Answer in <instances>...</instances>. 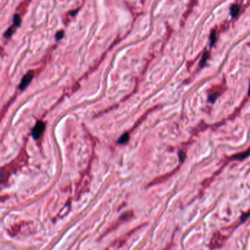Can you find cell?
Masks as SVG:
<instances>
[{"label": "cell", "mask_w": 250, "mask_h": 250, "mask_svg": "<svg viewBox=\"0 0 250 250\" xmlns=\"http://www.w3.org/2000/svg\"><path fill=\"white\" fill-rule=\"evenodd\" d=\"M133 217V213L132 211H128L123 213V214L119 217V219H118L117 220H116V222L113 224V225L110 227L107 230V231L105 232V234H108V233H110V232L113 231V230H115V229H116L117 227H119L121 225H122L123 223H124V222H127V221L130 220V219H132Z\"/></svg>", "instance_id": "1"}, {"label": "cell", "mask_w": 250, "mask_h": 250, "mask_svg": "<svg viewBox=\"0 0 250 250\" xmlns=\"http://www.w3.org/2000/svg\"><path fill=\"white\" fill-rule=\"evenodd\" d=\"M227 236H225L220 231H217L214 233L210 242V247L211 249H217L222 247L226 241Z\"/></svg>", "instance_id": "2"}, {"label": "cell", "mask_w": 250, "mask_h": 250, "mask_svg": "<svg viewBox=\"0 0 250 250\" xmlns=\"http://www.w3.org/2000/svg\"><path fill=\"white\" fill-rule=\"evenodd\" d=\"M45 129V123H44L43 122H42V121H38L36 123V124L35 125V127H33L32 129L31 134H32L33 138H35V140H38V138H40V137L42 133H43Z\"/></svg>", "instance_id": "3"}, {"label": "cell", "mask_w": 250, "mask_h": 250, "mask_svg": "<svg viewBox=\"0 0 250 250\" xmlns=\"http://www.w3.org/2000/svg\"><path fill=\"white\" fill-rule=\"evenodd\" d=\"M33 77H34V72H33V71H29V72L23 77V78H22L20 85H19V89H20V90H24V89L29 85V83H31V81H32Z\"/></svg>", "instance_id": "4"}, {"label": "cell", "mask_w": 250, "mask_h": 250, "mask_svg": "<svg viewBox=\"0 0 250 250\" xmlns=\"http://www.w3.org/2000/svg\"><path fill=\"white\" fill-rule=\"evenodd\" d=\"M249 155H250V148L248 149V150L245 151V152H241V153L237 154H236L235 156H233V159H234V160H241L245 159V158H247V156H249Z\"/></svg>", "instance_id": "5"}, {"label": "cell", "mask_w": 250, "mask_h": 250, "mask_svg": "<svg viewBox=\"0 0 250 250\" xmlns=\"http://www.w3.org/2000/svg\"><path fill=\"white\" fill-rule=\"evenodd\" d=\"M21 225H22L21 223H18V224H16L15 225H13V226L11 227L10 230H9L10 234L12 236H16V235L20 231V228H21Z\"/></svg>", "instance_id": "6"}, {"label": "cell", "mask_w": 250, "mask_h": 250, "mask_svg": "<svg viewBox=\"0 0 250 250\" xmlns=\"http://www.w3.org/2000/svg\"><path fill=\"white\" fill-rule=\"evenodd\" d=\"M240 12V6L238 5H232L231 8H230V13L233 17H236L239 14Z\"/></svg>", "instance_id": "7"}, {"label": "cell", "mask_w": 250, "mask_h": 250, "mask_svg": "<svg viewBox=\"0 0 250 250\" xmlns=\"http://www.w3.org/2000/svg\"><path fill=\"white\" fill-rule=\"evenodd\" d=\"M30 2H31V0H25V1L22 2L18 8V10H20V12H21L22 13H24V12L27 10V8H28Z\"/></svg>", "instance_id": "8"}, {"label": "cell", "mask_w": 250, "mask_h": 250, "mask_svg": "<svg viewBox=\"0 0 250 250\" xmlns=\"http://www.w3.org/2000/svg\"><path fill=\"white\" fill-rule=\"evenodd\" d=\"M16 27H15V26L10 27L9 28L7 29V31L5 32V35H4V36H5V38H10V37L13 35V33L15 32V31H16Z\"/></svg>", "instance_id": "9"}, {"label": "cell", "mask_w": 250, "mask_h": 250, "mask_svg": "<svg viewBox=\"0 0 250 250\" xmlns=\"http://www.w3.org/2000/svg\"><path fill=\"white\" fill-rule=\"evenodd\" d=\"M208 57H209V53L208 51H206L205 53H203V56H202L201 60L200 61V67H203L205 65V64L206 63V61L208 60Z\"/></svg>", "instance_id": "10"}, {"label": "cell", "mask_w": 250, "mask_h": 250, "mask_svg": "<svg viewBox=\"0 0 250 250\" xmlns=\"http://www.w3.org/2000/svg\"><path fill=\"white\" fill-rule=\"evenodd\" d=\"M13 21V26H15L16 27H20V24H21V18H20V16L18 14L14 15Z\"/></svg>", "instance_id": "11"}, {"label": "cell", "mask_w": 250, "mask_h": 250, "mask_svg": "<svg viewBox=\"0 0 250 250\" xmlns=\"http://www.w3.org/2000/svg\"><path fill=\"white\" fill-rule=\"evenodd\" d=\"M210 40H211V45H214V43L216 42L217 40V31L216 30H213L211 33V35H210Z\"/></svg>", "instance_id": "12"}, {"label": "cell", "mask_w": 250, "mask_h": 250, "mask_svg": "<svg viewBox=\"0 0 250 250\" xmlns=\"http://www.w3.org/2000/svg\"><path fill=\"white\" fill-rule=\"evenodd\" d=\"M128 140H129V134L128 133H125V134H124L123 135H122V137L119 138V141H118V143L120 144L125 143L127 142Z\"/></svg>", "instance_id": "13"}, {"label": "cell", "mask_w": 250, "mask_h": 250, "mask_svg": "<svg viewBox=\"0 0 250 250\" xmlns=\"http://www.w3.org/2000/svg\"><path fill=\"white\" fill-rule=\"evenodd\" d=\"M219 95H220V93L219 92H214V94H211V95L209 96V101L213 103V102H214V101L219 97Z\"/></svg>", "instance_id": "14"}, {"label": "cell", "mask_w": 250, "mask_h": 250, "mask_svg": "<svg viewBox=\"0 0 250 250\" xmlns=\"http://www.w3.org/2000/svg\"><path fill=\"white\" fill-rule=\"evenodd\" d=\"M63 36H64V32H63V31H60L56 33V38L57 40H61L63 38Z\"/></svg>", "instance_id": "15"}, {"label": "cell", "mask_w": 250, "mask_h": 250, "mask_svg": "<svg viewBox=\"0 0 250 250\" xmlns=\"http://www.w3.org/2000/svg\"><path fill=\"white\" fill-rule=\"evenodd\" d=\"M248 95L250 96V83H249V89H248Z\"/></svg>", "instance_id": "16"}, {"label": "cell", "mask_w": 250, "mask_h": 250, "mask_svg": "<svg viewBox=\"0 0 250 250\" xmlns=\"http://www.w3.org/2000/svg\"><path fill=\"white\" fill-rule=\"evenodd\" d=\"M2 51H3V49H2V48L1 47V46H0V54H1V53H2Z\"/></svg>", "instance_id": "17"}, {"label": "cell", "mask_w": 250, "mask_h": 250, "mask_svg": "<svg viewBox=\"0 0 250 250\" xmlns=\"http://www.w3.org/2000/svg\"><path fill=\"white\" fill-rule=\"evenodd\" d=\"M249 45H250V43H249Z\"/></svg>", "instance_id": "18"}, {"label": "cell", "mask_w": 250, "mask_h": 250, "mask_svg": "<svg viewBox=\"0 0 250 250\" xmlns=\"http://www.w3.org/2000/svg\"><path fill=\"white\" fill-rule=\"evenodd\" d=\"M249 2H250V0H249Z\"/></svg>", "instance_id": "19"}]
</instances>
